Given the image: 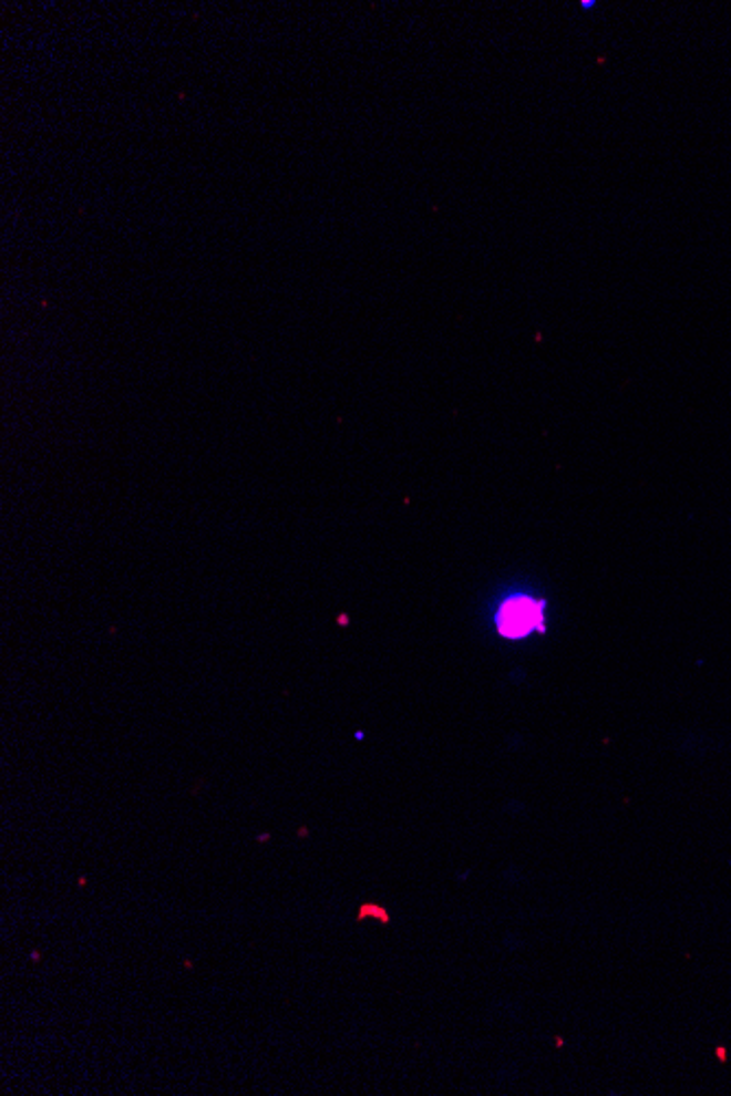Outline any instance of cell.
<instances>
[{
  "instance_id": "6da1fadb",
  "label": "cell",
  "mask_w": 731,
  "mask_h": 1096,
  "mask_svg": "<svg viewBox=\"0 0 731 1096\" xmlns=\"http://www.w3.org/2000/svg\"><path fill=\"white\" fill-rule=\"evenodd\" d=\"M497 629L504 638L519 640L544 629V604L533 598H513L497 613Z\"/></svg>"
}]
</instances>
